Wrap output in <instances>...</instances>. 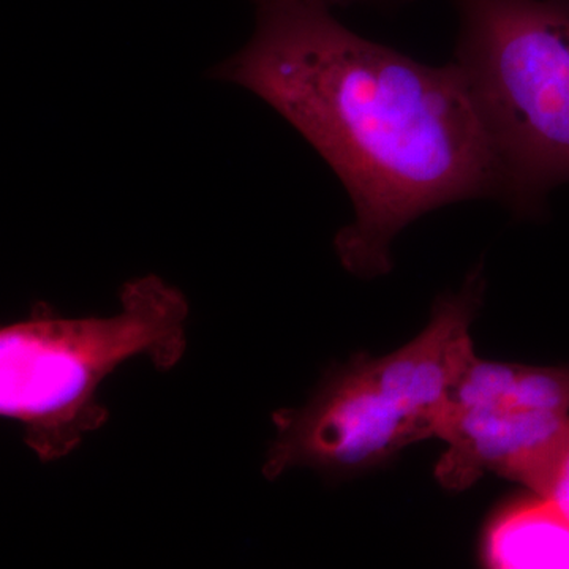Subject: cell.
Listing matches in <instances>:
<instances>
[{
  "mask_svg": "<svg viewBox=\"0 0 569 569\" xmlns=\"http://www.w3.org/2000/svg\"><path fill=\"white\" fill-rule=\"evenodd\" d=\"M252 2V36L209 77L260 97L346 187L355 219L335 247L350 274H388L397 234L427 212L503 201L500 163L455 62L427 66L358 36L321 0Z\"/></svg>",
  "mask_w": 569,
  "mask_h": 569,
  "instance_id": "6da1fadb",
  "label": "cell"
},
{
  "mask_svg": "<svg viewBox=\"0 0 569 569\" xmlns=\"http://www.w3.org/2000/svg\"><path fill=\"white\" fill-rule=\"evenodd\" d=\"M112 317L63 318L48 302L0 331V415L20 422L22 440L40 462L71 455L110 419L100 385L134 356L160 372L187 350L186 296L162 277L122 284Z\"/></svg>",
  "mask_w": 569,
  "mask_h": 569,
  "instance_id": "7a4b0ae2",
  "label": "cell"
},
{
  "mask_svg": "<svg viewBox=\"0 0 569 569\" xmlns=\"http://www.w3.org/2000/svg\"><path fill=\"white\" fill-rule=\"evenodd\" d=\"M455 62L503 176V203L538 216L569 182V0H455Z\"/></svg>",
  "mask_w": 569,
  "mask_h": 569,
  "instance_id": "3957f363",
  "label": "cell"
},
{
  "mask_svg": "<svg viewBox=\"0 0 569 569\" xmlns=\"http://www.w3.org/2000/svg\"><path fill=\"white\" fill-rule=\"evenodd\" d=\"M271 418L276 438L263 463L268 481L298 467L355 477L433 438L432 429L378 381L366 353L329 369L305 407L282 408Z\"/></svg>",
  "mask_w": 569,
  "mask_h": 569,
  "instance_id": "277c9868",
  "label": "cell"
},
{
  "mask_svg": "<svg viewBox=\"0 0 569 569\" xmlns=\"http://www.w3.org/2000/svg\"><path fill=\"white\" fill-rule=\"evenodd\" d=\"M568 430L569 413L508 403L445 411L436 438L447 443V451L438 459L437 481L462 492L492 473L533 490Z\"/></svg>",
  "mask_w": 569,
  "mask_h": 569,
  "instance_id": "5b68a950",
  "label": "cell"
},
{
  "mask_svg": "<svg viewBox=\"0 0 569 569\" xmlns=\"http://www.w3.org/2000/svg\"><path fill=\"white\" fill-rule=\"evenodd\" d=\"M481 561L492 569H569V519L537 493L516 498L486 526Z\"/></svg>",
  "mask_w": 569,
  "mask_h": 569,
  "instance_id": "8992f818",
  "label": "cell"
},
{
  "mask_svg": "<svg viewBox=\"0 0 569 569\" xmlns=\"http://www.w3.org/2000/svg\"><path fill=\"white\" fill-rule=\"evenodd\" d=\"M497 403L541 413H569V366L518 365L515 378Z\"/></svg>",
  "mask_w": 569,
  "mask_h": 569,
  "instance_id": "52a82bcc",
  "label": "cell"
},
{
  "mask_svg": "<svg viewBox=\"0 0 569 569\" xmlns=\"http://www.w3.org/2000/svg\"><path fill=\"white\" fill-rule=\"evenodd\" d=\"M531 492L556 505L569 519V430Z\"/></svg>",
  "mask_w": 569,
  "mask_h": 569,
  "instance_id": "ba28073f",
  "label": "cell"
},
{
  "mask_svg": "<svg viewBox=\"0 0 569 569\" xmlns=\"http://www.w3.org/2000/svg\"><path fill=\"white\" fill-rule=\"evenodd\" d=\"M326 6L331 7V9H336V7H347L353 6V3H362V2H376V0H321Z\"/></svg>",
  "mask_w": 569,
  "mask_h": 569,
  "instance_id": "9c48e42d",
  "label": "cell"
}]
</instances>
